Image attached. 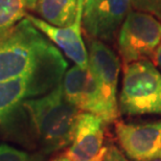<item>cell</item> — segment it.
<instances>
[{"instance_id": "cell-1", "label": "cell", "mask_w": 161, "mask_h": 161, "mask_svg": "<svg viewBox=\"0 0 161 161\" xmlns=\"http://www.w3.org/2000/svg\"><path fill=\"white\" fill-rule=\"evenodd\" d=\"M67 67L62 51L26 17L0 34V83L40 70L66 72Z\"/></svg>"}, {"instance_id": "cell-2", "label": "cell", "mask_w": 161, "mask_h": 161, "mask_svg": "<svg viewBox=\"0 0 161 161\" xmlns=\"http://www.w3.org/2000/svg\"><path fill=\"white\" fill-rule=\"evenodd\" d=\"M22 108L41 153L48 155L71 144L82 111L64 97L61 84L47 94L25 101Z\"/></svg>"}, {"instance_id": "cell-3", "label": "cell", "mask_w": 161, "mask_h": 161, "mask_svg": "<svg viewBox=\"0 0 161 161\" xmlns=\"http://www.w3.org/2000/svg\"><path fill=\"white\" fill-rule=\"evenodd\" d=\"M64 75L61 70H40L0 83V128L8 133L20 132L27 122L23 103L47 94L62 83Z\"/></svg>"}, {"instance_id": "cell-4", "label": "cell", "mask_w": 161, "mask_h": 161, "mask_svg": "<svg viewBox=\"0 0 161 161\" xmlns=\"http://www.w3.org/2000/svg\"><path fill=\"white\" fill-rule=\"evenodd\" d=\"M118 108L128 116L161 115V71L152 61L124 66Z\"/></svg>"}, {"instance_id": "cell-5", "label": "cell", "mask_w": 161, "mask_h": 161, "mask_svg": "<svg viewBox=\"0 0 161 161\" xmlns=\"http://www.w3.org/2000/svg\"><path fill=\"white\" fill-rule=\"evenodd\" d=\"M161 43V21L147 13L131 11L119 28L118 53L122 65L152 60Z\"/></svg>"}, {"instance_id": "cell-6", "label": "cell", "mask_w": 161, "mask_h": 161, "mask_svg": "<svg viewBox=\"0 0 161 161\" xmlns=\"http://www.w3.org/2000/svg\"><path fill=\"white\" fill-rule=\"evenodd\" d=\"M89 69L97 82L106 109V122L115 121L119 115L118 108V78L120 59L104 41L87 39Z\"/></svg>"}, {"instance_id": "cell-7", "label": "cell", "mask_w": 161, "mask_h": 161, "mask_svg": "<svg viewBox=\"0 0 161 161\" xmlns=\"http://www.w3.org/2000/svg\"><path fill=\"white\" fill-rule=\"evenodd\" d=\"M131 11V0H84L83 33L87 39L112 41Z\"/></svg>"}, {"instance_id": "cell-8", "label": "cell", "mask_w": 161, "mask_h": 161, "mask_svg": "<svg viewBox=\"0 0 161 161\" xmlns=\"http://www.w3.org/2000/svg\"><path fill=\"white\" fill-rule=\"evenodd\" d=\"M115 135L121 151L133 161L161 158V119L115 122Z\"/></svg>"}, {"instance_id": "cell-9", "label": "cell", "mask_w": 161, "mask_h": 161, "mask_svg": "<svg viewBox=\"0 0 161 161\" xmlns=\"http://www.w3.org/2000/svg\"><path fill=\"white\" fill-rule=\"evenodd\" d=\"M62 91L67 101L82 112L99 116L106 122V109L97 82L91 70L73 65L66 70L62 80ZM107 124V122H106Z\"/></svg>"}, {"instance_id": "cell-10", "label": "cell", "mask_w": 161, "mask_h": 161, "mask_svg": "<svg viewBox=\"0 0 161 161\" xmlns=\"http://www.w3.org/2000/svg\"><path fill=\"white\" fill-rule=\"evenodd\" d=\"M105 124L103 118L82 112L72 142L65 155L71 161H103L107 147L104 146Z\"/></svg>"}, {"instance_id": "cell-11", "label": "cell", "mask_w": 161, "mask_h": 161, "mask_svg": "<svg viewBox=\"0 0 161 161\" xmlns=\"http://www.w3.org/2000/svg\"><path fill=\"white\" fill-rule=\"evenodd\" d=\"M82 15L83 9L80 12L75 23L66 27L53 26L35 15L27 14L26 18L53 42L66 58L72 61L75 65L82 68H88V49L83 39Z\"/></svg>"}, {"instance_id": "cell-12", "label": "cell", "mask_w": 161, "mask_h": 161, "mask_svg": "<svg viewBox=\"0 0 161 161\" xmlns=\"http://www.w3.org/2000/svg\"><path fill=\"white\" fill-rule=\"evenodd\" d=\"M83 2L84 0H37L33 11L47 23L66 27L75 22L83 9Z\"/></svg>"}, {"instance_id": "cell-13", "label": "cell", "mask_w": 161, "mask_h": 161, "mask_svg": "<svg viewBox=\"0 0 161 161\" xmlns=\"http://www.w3.org/2000/svg\"><path fill=\"white\" fill-rule=\"evenodd\" d=\"M26 15L23 0H0V34L15 26Z\"/></svg>"}, {"instance_id": "cell-14", "label": "cell", "mask_w": 161, "mask_h": 161, "mask_svg": "<svg viewBox=\"0 0 161 161\" xmlns=\"http://www.w3.org/2000/svg\"><path fill=\"white\" fill-rule=\"evenodd\" d=\"M43 153H27L8 144H0V161H44Z\"/></svg>"}, {"instance_id": "cell-15", "label": "cell", "mask_w": 161, "mask_h": 161, "mask_svg": "<svg viewBox=\"0 0 161 161\" xmlns=\"http://www.w3.org/2000/svg\"><path fill=\"white\" fill-rule=\"evenodd\" d=\"M134 11L147 13L161 21V0H131Z\"/></svg>"}, {"instance_id": "cell-16", "label": "cell", "mask_w": 161, "mask_h": 161, "mask_svg": "<svg viewBox=\"0 0 161 161\" xmlns=\"http://www.w3.org/2000/svg\"><path fill=\"white\" fill-rule=\"evenodd\" d=\"M103 161H129L124 153L117 149L113 144L107 146V151H106L104 160Z\"/></svg>"}, {"instance_id": "cell-17", "label": "cell", "mask_w": 161, "mask_h": 161, "mask_svg": "<svg viewBox=\"0 0 161 161\" xmlns=\"http://www.w3.org/2000/svg\"><path fill=\"white\" fill-rule=\"evenodd\" d=\"M152 63L161 71V43L157 47L155 53H154V56L152 58Z\"/></svg>"}, {"instance_id": "cell-18", "label": "cell", "mask_w": 161, "mask_h": 161, "mask_svg": "<svg viewBox=\"0 0 161 161\" xmlns=\"http://www.w3.org/2000/svg\"><path fill=\"white\" fill-rule=\"evenodd\" d=\"M23 2H24L25 6H26V8L31 9V11H33V8H34L35 4H36L37 0H23Z\"/></svg>"}, {"instance_id": "cell-19", "label": "cell", "mask_w": 161, "mask_h": 161, "mask_svg": "<svg viewBox=\"0 0 161 161\" xmlns=\"http://www.w3.org/2000/svg\"><path fill=\"white\" fill-rule=\"evenodd\" d=\"M51 161H71V160H70L68 157L65 155V153H64V154H62V155L56 157V158L53 159Z\"/></svg>"}, {"instance_id": "cell-20", "label": "cell", "mask_w": 161, "mask_h": 161, "mask_svg": "<svg viewBox=\"0 0 161 161\" xmlns=\"http://www.w3.org/2000/svg\"><path fill=\"white\" fill-rule=\"evenodd\" d=\"M147 161H161V158H156V159H151V160H147Z\"/></svg>"}]
</instances>
